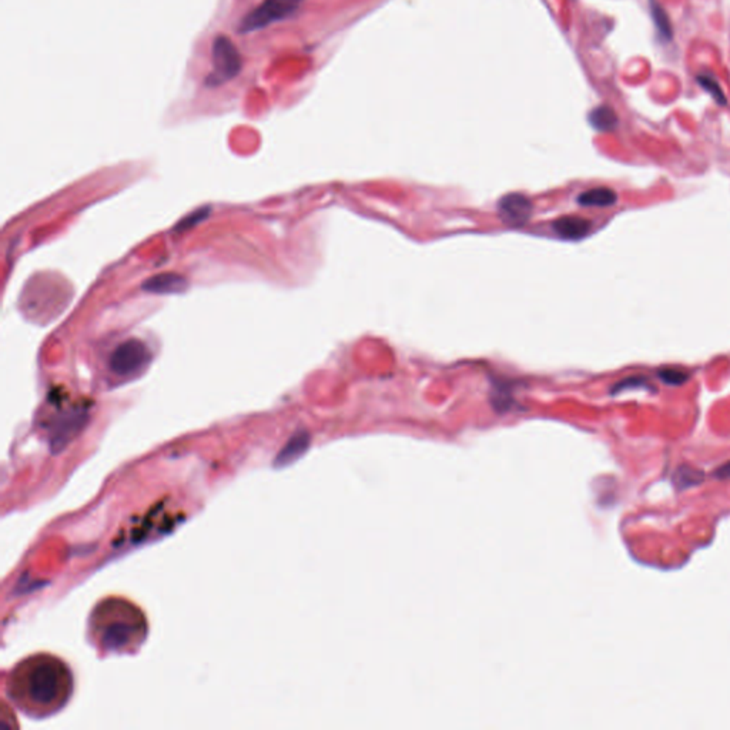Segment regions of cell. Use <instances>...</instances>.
<instances>
[{
	"label": "cell",
	"mask_w": 730,
	"mask_h": 730,
	"mask_svg": "<svg viewBox=\"0 0 730 730\" xmlns=\"http://www.w3.org/2000/svg\"><path fill=\"white\" fill-rule=\"evenodd\" d=\"M22 682L31 702L39 706H55L65 702L70 676L59 660L43 659L25 666Z\"/></svg>",
	"instance_id": "obj_1"
},
{
	"label": "cell",
	"mask_w": 730,
	"mask_h": 730,
	"mask_svg": "<svg viewBox=\"0 0 730 730\" xmlns=\"http://www.w3.org/2000/svg\"><path fill=\"white\" fill-rule=\"evenodd\" d=\"M212 63L213 70L206 79L207 86L212 87L220 86L236 77L240 73L243 65L237 48L226 36H217L214 39L212 49Z\"/></svg>",
	"instance_id": "obj_2"
},
{
	"label": "cell",
	"mask_w": 730,
	"mask_h": 730,
	"mask_svg": "<svg viewBox=\"0 0 730 730\" xmlns=\"http://www.w3.org/2000/svg\"><path fill=\"white\" fill-rule=\"evenodd\" d=\"M150 358L148 347L138 338H130L114 348L109 359V367L116 376L129 377L144 370Z\"/></svg>",
	"instance_id": "obj_3"
},
{
	"label": "cell",
	"mask_w": 730,
	"mask_h": 730,
	"mask_svg": "<svg viewBox=\"0 0 730 730\" xmlns=\"http://www.w3.org/2000/svg\"><path fill=\"white\" fill-rule=\"evenodd\" d=\"M303 0H264V2L251 11L240 23L239 31L241 33H250L261 31L271 23L285 21L294 15Z\"/></svg>",
	"instance_id": "obj_4"
},
{
	"label": "cell",
	"mask_w": 730,
	"mask_h": 730,
	"mask_svg": "<svg viewBox=\"0 0 730 730\" xmlns=\"http://www.w3.org/2000/svg\"><path fill=\"white\" fill-rule=\"evenodd\" d=\"M498 213L505 224L523 226L530 219L532 202L521 193H511L499 200Z\"/></svg>",
	"instance_id": "obj_5"
},
{
	"label": "cell",
	"mask_w": 730,
	"mask_h": 730,
	"mask_svg": "<svg viewBox=\"0 0 730 730\" xmlns=\"http://www.w3.org/2000/svg\"><path fill=\"white\" fill-rule=\"evenodd\" d=\"M141 288L150 294L158 295H171V294H182L189 288V281L175 273H161L147 278Z\"/></svg>",
	"instance_id": "obj_6"
},
{
	"label": "cell",
	"mask_w": 730,
	"mask_h": 730,
	"mask_svg": "<svg viewBox=\"0 0 730 730\" xmlns=\"http://www.w3.org/2000/svg\"><path fill=\"white\" fill-rule=\"evenodd\" d=\"M557 236L565 240H581L592 230V222L579 216H564L552 224Z\"/></svg>",
	"instance_id": "obj_7"
},
{
	"label": "cell",
	"mask_w": 730,
	"mask_h": 730,
	"mask_svg": "<svg viewBox=\"0 0 730 730\" xmlns=\"http://www.w3.org/2000/svg\"><path fill=\"white\" fill-rule=\"evenodd\" d=\"M310 441H311V438L307 431L295 432L288 440V442L284 445V448L280 451V454L277 455L274 465L277 468H281V467H287V465L293 464L294 461H297L308 450Z\"/></svg>",
	"instance_id": "obj_8"
},
{
	"label": "cell",
	"mask_w": 730,
	"mask_h": 730,
	"mask_svg": "<svg viewBox=\"0 0 730 730\" xmlns=\"http://www.w3.org/2000/svg\"><path fill=\"white\" fill-rule=\"evenodd\" d=\"M577 202L584 207H609L618 202V195L609 187H595L581 193Z\"/></svg>",
	"instance_id": "obj_9"
},
{
	"label": "cell",
	"mask_w": 730,
	"mask_h": 730,
	"mask_svg": "<svg viewBox=\"0 0 730 730\" xmlns=\"http://www.w3.org/2000/svg\"><path fill=\"white\" fill-rule=\"evenodd\" d=\"M589 123L599 131H611L618 126V116L609 106H599L589 114Z\"/></svg>",
	"instance_id": "obj_10"
},
{
	"label": "cell",
	"mask_w": 730,
	"mask_h": 730,
	"mask_svg": "<svg viewBox=\"0 0 730 730\" xmlns=\"http://www.w3.org/2000/svg\"><path fill=\"white\" fill-rule=\"evenodd\" d=\"M704 481V474L690 465H680L673 474V484L679 491L700 485Z\"/></svg>",
	"instance_id": "obj_11"
},
{
	"label": "cell",
	"mask_w": 730,
	"mask_h": 730,
	"mask_svg": "<svg viewBox=\"0 0 730 730\" xmlns=\"http://www.w3.org/2000/svg\"><path fill=\"white\" fill-rule=\"evenodd\" d=\"M650 12H652V18H653L655 26L659 31L660 36L668 39V40H670L673 31H672V25H670L669 16L665 12V9L656 2V0H650Z\"/></svg>",
	"instance_id": "obj_12"
},
{
	"label": "cell",
	"mask_w": 730,
	"mask_h": 730,
	"mask_svg": "<svg viewBox=\"0 0 730 730\" xmlns=\"http://www.w3.org/2000/svg\"><path fill=\"white\" fill-rule=\"evenodd\" d=\"M659 378L666 386L679 387V386H683L689 380V374L686 371H682L677 369H663L659 371Z\"/></svg>",
	"instance_id": "obj_13"
},
{
	"label": "cell",
	"mask_w": 730,
	"mask_h": 730,
	"mask_svg": "<svg viewBox=\"0 0 730 730\" xmlns=\"http://www.w3.org/2000/svg\"><path fill=\"white\" fill-rule=\"evenodd\" d=\"M697 82L719 104H724L726 103V96H724V93H723V90H721V87L719 86L717 82H714L709 76H699Z\"/></svg>",
	"instance_id": "obj_14"
},
{
	"label": "cell",
	"mask_w": 730,
	"mask_h": 730,
	"mask_svg": "<svg viewBox=\"0 0 730 730\" xmlns=\"http://www.w3.org/2000/svg\"><path fill=\"white\" fill-rule=\"evenodd\" d=\"M210 213V209H200V210H196L195 213H192L190 216H187L185 220H181L175 230H187L196 224H199L202 220H205Z\"/></svg>",
	"instance_id": "obj_15"
},
{
	"label": "cell",
	"mask_w": 730,
	"mask_h": 730,
	"mask_svg": "<svg viewBox=\"0 0 730 730\" xmlns=\"http://www.w3.org/2000/svg\"><path fill=\"white\" fill-rule=\"evenodd\" d=\"M642 387H646V380L643 377H629V378H625V380L619 381L618 384H615L612 388V394H619V393L631 390V388H642Z\"/></svg>",
	"instance_id": "obj_16"
},
{
	"label": "cell",
	"mask_w": 730,
	"mask_h": 730,
	"mask_svg": "<svg viewBox=\"0 0 730 730\" xmlns=\"http://www.w3.org/2000/svg\"><path fill=\"white\" fill-rule=\"evenodd\" d=\"M713 475L719 479H730V462L719 467Z\"/></svg>",
	"instance_id": "obj_17"
}]
</instances>
